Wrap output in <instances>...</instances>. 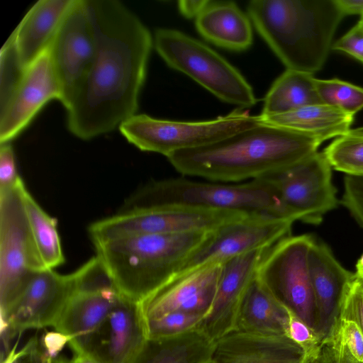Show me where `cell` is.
Returning a JSON list of instances; mask_svg holds the SVG:
<instances>
[{"label":"cell","instance_id":"1","mask_svg":"<svg viewBox=\"0 0 363 363\" xmlns=\"http://www.w3.org/2000/svg\"><path fill=\"white\" fill-rule=\"evenodd\" d=\"M96 52L68 106L67 125L79 138L106 133L136 114L152 46L140 18L116 0H87Z\"/></svg>","mask_w":363,"mask_h":363},{"label":"cell","instance_id":"2","mask_svg":"<svg viewBox=\"0 0 363 363\" xmlns=\"http://www.w3.org/2000/svg\"><path fill=\"white\" fill-rule=\"evenodd\" d=\"M322 143L291 130L262 123L213 143L167 157L184 176L237 183L261 178L318 151Z\"/></svg>","mask_w":363,"mask_h":363},{"label":"cell","instance_id":"3","mask_svg":"<svg viewBox=\"0 0 363 363\" xmlns=\"http://www.w3.org/2000/svg\"><path fill=\"white\" fill-rule=\"evenodd\" d=\"M247 15L287 69L312 74L324 65L345 16L335 0H252Z\"/></svg>","mask_w":363,"mask_h":363},{"label":"cell","instance_id":"4","mask_svg":"<svg viewBox=\"0 0 363 363\" xmlns=\"http://www.w3.org/2000/svg\"><path fill=\"white\" fill-rule=\"evenodd\" d=\"M209 233L135 235L94 244L119 294L143 304L175 277Z\"/></svg>","mask_w":363,"mask_h":363},{"label":"cell","instance_id":"5","mask_svg":"<svg viewBox=\"0 0 363 363\" xmlns=\"http://www.w3.org/2000/svg\"><path fill=\"white\" fill-rule=\"evenodd\" d=\"M182 206L230 210L296 221L274 186L264 178L244 183H213L186 178L153 182L132 196L123 208Z\"/></svg>","mask_w":363,"mask_h":363},{"label":"cell","instance_id":"6","mask_svg":"<svg viewBox=\"0 0 363 363\" xmlns=\"http://www.w3.org/2000/svg\"><path fill=\"white\" fill-rule=\"evenodd\" d=\"M154 43L169 67L189 76L220 100L242 107L256 104L253 89L241 73L204 43L169 28L156 30Z\"/></svg>","mask_w":363,"mask_h":363},{"label":"cell","instance_id":"7","mask_svg":"<svg viewBox=\"0 0 363 363\" xmlns=\"http://www.w3.org/2000/svg\"><path fill=\"white\" fill-rule=\"evenodd\" d=\"M262 123L260 115L235 111L213 120L194 122L135 114L121 123L118 128L125 139L140 150L167 157L176 151L213 143Z\"/></svg>","mask_w":363,"mask_h":363},{"label":"cell","instance_id":"8","mask_svg":"<svg viewBox=\"0 0 363 363\" xmlns=\"http://www.w3.org/2000/svg\"><path fill=\"white\" fill-rule=\"evenodd\" d=\"M248 216L230 210L182 206L121 208L116 214L91 224L93 242L135 235H168L211 232Z\"/></svg>","mask_w":363,"mask_h":363},{"label":"cell","instance_id":"9","mask_svg":"<svg viewBox=\"0 0 363 363\" xmlns=\"http://www.w3.org/2000/svg\"><path fill=\"white\" fill-rule=\"evenodd\" d=\"M314 241L309 235L281 239L264 255L257 278L286 308L315 330V298L308 268Z\"/></svg>","mask_w":363,"mask_h":363},{"label":"cell","instance_id":"10","mask_svg":"<svg viewBox=\"0 0 363 363\" xmlns=\"http://www.w3.org/2000/svg\"><path fill=\"white\" fill-rule=\"evenodd\" d=\"M21 179L0 193V312L4 313L33 274L43 269L34 245L23 202Z\"/></svg>","mask_w":363,"mask_h":363},{"label":"cell","instance_id":"11","mask_svg":"<svg viewBox=\"0 0 363 363\" xmlns=\"http://www.w3.org/2000/svg\"><path fill=\"white\" fill-rule=\"evenodd\" d=\"M331 169L324 152L317 151L293 165L261 178L274 186L296 220L319 224L337 203Z\"/></svg>","mask_w":363,"mask_h":363},{"label":"cell","instance_id":"12","mask_svg":"<svg viewBox=\"0 0 363 363\" xmlns=\"http://www.w3.org/2000/svg\"><path fill=\"white\" fill-rule=\"evenodd\" d=\"M294 222L288 218L252 215L225 224L208 233L174 278L255 250L269 249L290 235Z\"/></svg>","mask_w":363,"mask_h":363},{"label":"cell","instance_id":"13","mask_svg":"<svg viewBox=\"0 0 363 363\" xmlns=\"http://www.w3.org/2000/svg\"><path fill=\"white\" fill-rule=\"evenodd\" d=\"M66 108L96 52L94 25L87 0H73L48 46Z\"/></svg>","mask_w":363,"mask_h":363},{"label":"cell","instance_id":"14","mask_svg":"<svg viewBox=\"0 0 363 363\" xmlns=\"http://www.w3.org/2000/svg\"><path fill=\"white\" fill-rule=\"evenodd\" d=\"M75 286L74 272L60 274L53 269L37 271L1 313V335L13 339L28 329L53 327Z\"/></svg>","mask_w":363,"mask_h":363},{"label":"cell","instance_id":"15","mask_svg":"<svg viewBox=\"0 0 363 363\" xmlns=\"http://www.w3.org/2000/svg\"><path fill=\"white\" fill-rule=\"evenodd\" d=\"M147 338L143 304L121 296L96 328L68 344L97 363H129Z\"/></svg>","mask_w":363,"mask_h":363},{"label":"cell","instance_id":"16","mask_svg":"<svg viewBox=\"0 0 363 363\" xmlns=\"http://www.w3.org/2000/svg\"><path fill=\"white\" fill-rule=\"evenodd\" d=\"M62 98L48 48L23 72L6 101L0 106V143H8L30 124L50 100Z\"/></svg>","mask_w":363,"mask_h":363},{"label":"cell","instance_id":"17","mask_svg":"<svg viewBox=\"0 0 363 363\" xmlns=\"http://www.w3.org/2000/svg\"><path fill=\"white\" fill-rule=\"evenodd\" d=\"M268 250H255L222 264L211 309L196 328L212 341L216 342L233 331L242 296L256 277L259 264Z\"/></svg>","mask_w":363,"mask_h":363},{"label":"cell","instance_id":"18","mask_svg":"<svg viewBox=\"0 0 363 363\" xmlns=\"http://www.w3.org/2000/svg\"><path fill=\"white\" fill-rule=\"evenodd\" d=\"M222 264H208L174 278L143 303L145 319L172 311L204 318L214 301Z\"/></svg>","mask_w":363,"mask_h":363},{"label":"cell","instance_id":"19","mask_svg":"<svg viewBox=\"0 0 363 363\" xmlns=\"http://www.w3.org/2000/svg\"><path fill=\"white\" fill-rule=\"evenodd\" d=\"M308 268L315 306V331L327 338L339 318L344 292L355 276L346 269L323 242L314 241Z\"/></svg>","mask_w":363,"mask_h":363},{"label":"cell","instance_id":"20","mask_svg":"<svg viewBox=\"0 0 363 363\" xmlns=\"http://www.w3.org/2000/svg\"><path fill=\"white\" fill-rule=\"evenodd\" d=\"M302 349L286 335L232 331L215 342L210 363H303Z\"/></svg>","mask_w":363,"mask_h":363},{"label":"cell","instance_id":"21","mask_svg":"<svg viewBox=\"0 0 363 363\" xmlns=\"http://www.w3.org/2000/svg\"><path fill=\"white\" fill-rule=\"evenodd\" d=\"M73 0H40L28 11L11 33L18 60L23 69L50 45Z\"/></svg>","mask_w":363,"mask_h":363},{"label":"cell","instance_id":"22","mask_svg":"<svg viewBox=\"0 0 363 363\" xmlns=\"http://www.w3.org/2000/svg\"><path fill=\"white\" fill-rule=\"evenodd\" d=\"M195 24L203 38L219 47L243 51L252 45L250 19L233 1H210Z\"/></svg>","mask_w":363,"mask_h":363},{"label":"cell","instance_id":"23","mask_svg":"<svg viewBox=\"0 0 363 363\" xmlns=\"http://www.w3.org/2000/svg\"><path fill=\"white\" fill-rule=\"evenodd\" d=\"M289 320L287 308L265 289L256 275L242 296L233 331L286 335Z\"/></svg>","mask_w":363,"mask_h":363},{"label":"cell","instance_id":"24","mask_svg":"<svg viewBox=\"0 0 363 363\" xmlns=\"http://www.w3.org/2000/svg\"><path fill=\"white\" fill-rule=\"evenodd\" d=\"M120 297L114 287L94 291L75 290L53 328L67 338L68 343L96 328Z\"/></svg>","mask_w":363,"mask_h":363},{"label":"cell","instance_id":"25","mask_svg":"<svg viewBox=\"0 0 363 363\" xmlns=\"http://www.w3.org/2000/svg\"><path fill=\"white\" fill-rule=\"evenodd\" d=\"M260 116L262 123L301 133L321 143L348 133L354 120L353 116L323 104L306 106L284 113Z\"/></svg>","mask_w":363,"mask_h":363},{"label":"cell","instance_id":"26","mask_svg":"<svg viewBox=\"0 0 363 363\" xmlns=\"http://www.w3.org/2000/svg\"><path fill=\"white\" fill-rule=\"evenodd\" d=\"M214 346L197 328L174 337H147L129 363H210Z\"/></svg>","mask_w":363,"mask_h":363},{"label":"cell","instance_id":"27","mask_svg":"<svg viewBox=\"0 0 363 363\" xmlns=\"http://www.w3.org/2000/svg\"><path fill=\"white\" fill-rule=\"evenodd\" d=\"M315 79L312 74L286 69L267 92L261 115L281 114L321 104Z\"/></svg>","mask_w":363,"mask_h":363},{"label":"cell","instance_id":"28","mask_svg":"<svg viewBox=\"0 0 363 363\" xmlns=\"http://www.w3.org/2000/svg\"><path fill=\"white\" fill-rule=\"evenodd\" d=\"M23 202L30 235L43 264L47 269L60 266L65 257L56 220L40 206L26 188Z\"/></svg>","mask_w":363,"mask_h":363},{"label":"cell","instance_id":"29","mask_svg":"<svg viewBox=\"0 0 363 363\" xmlns=\"http://www.w3.org/2000/svg\"><path fill=\"white\" fill-rule=\"evenodd\" d=\"M330 166L347 175L363 176V128L350 130L323 151Z\"/></svg>","mask_w":363,"mask_h":363},{"label":"cell","instance_id":"30","mask_svg":"<svg viewBox=\"0 0 363 363\" xmlns=\"http://www.w3.org/2000/svg\"><path fill=\"white\" fill-rule=\"evenodd\" d=\"M321 104L353 116L363 108V88L339 79H315Z\"/></svg>","mask_w":363,"mask_h":363},{"label":"cell","instance_id":"31","mask_svg":"<svg viewBox=\"0 0 363 363\" xmlns=\"http://www.w3.org/2000/svg\"><path fill=\"white\" fill-rule=\"evenodd\" d=\"M203 318L197 314L172 311L145 319L147 337H170L184 334L196 329Z\"/></svg>","mask_w":363,"mask_h":363},{"label":"cell","instance_id":"32","mask_svg":"<svg viewBox=\"0 0 363 363\" xmlns=\"http://www.w3.org/2000/svg\"><path fill=\"white\" fill-rule=\"evenodd\" d=\"M288 310V309H287ZM289 311V320L286 336L303 352V363H311L320 353L324 340L295 313Z\"/></svg>","mask_w":363,"mask_h":363},{"label":"cell","instance_id":"33","mask_svg":"<svg viewBox=\"0 0 363 363\" xmlns=\"http://www.w3.org/2000/svg\"><path fill=\"white\" fill-rule=\"evenodd\" d=\"M0 106L9 99L20 81L24 69L21 66L15 51L13 39H7L0 50Z\"/></svg>","mask_w":363,"mask_h":363},{"label":"cell","instance_id":"34","mask_svg":"<svg viewBox=\"0 0 363 363\" xmlns=\"http://www.w3.org/2000/svg\"><path fill=\"white\" fill-rule=\"evenodd\" d=\"M328 337L338 342L352 363H363V332L354 322L338 318Z\"/></svg>","mask_w":363,"mask_h":363},{"label":"cell","instance_id":"35","mask_svg":"<svg viewBox=\"0 0 363 363\" xmlns=\"http://www.w3.org/2000/svg\"><path fill=\"white\" fill-rule=\"evenodd\" d=\"M339 318L354 322L363 332V277L356 272L344 292Z\"/></svg>","mask_w":363,"mask_h":363},{"label":"cell","instance_id":"36","mask_svg":"<svg viewBox=\"0 0 363 363\" xmlns=\"http://www.w3.org/2000/svg\"><path fill=\"white\" fill-rule=\"evenodd\" d=\"M2 363H69V360L50 352L33 337L19 351L15 352L14 347Z\"/></svg>","mask_w":363,"mask_h":363},{"label":"cell","instance_id":"37","mask_svg":"<svg viewBox=\"0 0 363 363\" xmlns=\"http://www.w3.org/2000/svg\"><path fill=\"white\" fill-rule=\"evenodd\" d=\"M21 180L18 176L15 157L11 145L1 144L0 146V193L15 187Z\"/></svg>","mask_w":363,"mask_h":363},{"label":"cell","instance_id":"38","mask_svg":"<svg viewBox=\"0 0 363 363\" xmlns=\"http://www.w3.org/2000/svg\"><path fill=\"white\" fill-rule=\"evenodd\" d=\"M331 48L346 53L363 64V26L357 23L333 43Z\"/></svg>","mask_w":363,"mask_h":363},{"label":"cell","instance_id":"39","mask_svg":"<svg viewBox=\"0 0 363 363\" xmlns=\"http://www.w3.org/2000/svg\"><path fill=\"white\" fill-rule=\"evenodd\" d=\"M311 363H352L345 350L332 337L324 340L320 351Z\"/></svg>","mask_w":363,"mask_h":363},{"label":"cell","instance_id":"40","mask_svg":"<svg viewBox=\"0 0 363 363\" xmlns=\"http://www.w3.org/2000/svg\"><path fill=\"white\" fill-rule=\"evenodd\" d=\"M210 1L209 0H182L178 1V9L186 18H196Z\"/></svg>","mask_w":363,"mask_h":363},{"label":"cell","instance_id":"41","mask_svg":"<svg viewBox=\"0 0 363 363\" xmlns=\"http://www.w3.org/2000/svg\"><path fill=\"white\" fill-rule=\"evenodd\" d=\"M344 16L363 15V0H335Z\"/></svg>","mask_w":363,"mask_h":363},{"label":"cell","instance_id":"42","mask_svg":"<svg viewBox=\"0 0 363 363\" xmlns=\"http://www.w3.org/2000/svg\"><path fill=\"white\" fill-rule=\"evenodd\" d=\"M69 363H97L90 357L79 353H74Z\"/></svg>","mask_w":363,"mask_h":363},{"label":"cell","instance_id":"43","mask_svg":"<svg viewBox=\"0 0 363 363\" xmlns=\"http://www.w3.org/2000/svg\"><path fill=\"white\" fill-rule=\"evenodd\" d=\"M358 23H359L363 26V15L361 16Z\"/></svg>","mask_w":363,"mask_h":363},{"label":"cell","instance_id":"44","mask_svg":"<svg viewBox=\"0 0 363 363\" xmlns=\"http://www.w3.org/2000/svg\"><path fill=\"white\" fill-rule=\"evenodd\" d=\"M356 273H357V274H359V276L363 277V271H362V272H356Z\"/></svg>","mask_w":363,"mask_h":363}]
</instances>
